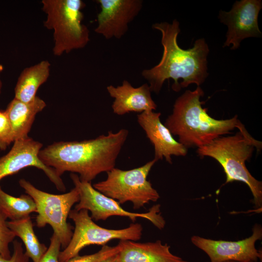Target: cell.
Returning a JSON list of instances; mask_svg holds the SVG:
<instances>
[{"label":"cell","mask_w":262,"mask_h":262,"mask_svg":"<svg viewBox=\"0 0 262 262\" xmlns=\"http://www.w3.org/2000/svg\"><path fill=\"white\" fill-rule=\"evenodd\" d=\"M128 135V130L122 129L94 139L54 143L41 149L39 157L60 177L69 171L79 174L81 180L91 182L99 174L115 167Z\"/></svg>","instance_id":"6da1fadb"},{"label":"cell","mask_w":262,"mask_h":262,"mask_svg":"<svg viewBox=\"0 0 262 262\" xmlns=\"http://www.w3.org/2000/svg\"><path fill=\"white\" fill-rule=\"evenodd\" d=\"M152 27L161 33L164 51L158 65L142 72L151 91L159 93L165 81L169 79L174 81L172 89L175 92L191 84L199 86L209 75L207 56L210 50L205 40L197 39L192 48L184 49L177 43L180 32L178 20L174 19L172 23H156Z\"/></svg>","instance_id":"7a4b0ae2"},{"label":"cell","mask_w":262,"mask_h":262,"mask_svg":"<svg viewBox=\"0 0 262 262\" xmlns=\"http://www.w3.org/2000/svg\"><path fill=\"white\" fill-rule=\"evenodd\" d=\"M203 96L200 86L194 91L186 90L176 99L172 113L164 123L187 149L208 145L242 124L237 115L227 119L212 117L207 113V108H202L203 102L200 98Z\"/></svg>","instance_id":"3957f363"},{"label":"cell","mask_w":262,"mask_h":262,"mask_svg":"<svg viewBox=\"0 0 262 262\" xmlns=\"http://www.w3.org/2000/svg\"><path fill=\"white\" fill-rule=\"evenodd\" d=\"M233 135L222 136L208 145L197 148L201 158L207 156L217 161L226 174L225 184L234 181L245 183L253 196L257 209H262V182L255 179L246 167V162L251 157L256 147L262 148V142L254 139L243 124Z\"/></svg>","instance_id":"277c9868"},{"label":"cell","mask_w":262,"mask_h":262,"mask_svg":"<svg viewBox=\"0 0 262 262\" xmlns=\"http://www.w3.org/2000/svg\"><path fill=\"white\" fill-rule=\"evenodd\" d=\"M42 9L46 15L44 26L52 30L54 55L59 56L85 47L90 40L89 31L82 24L85 6L82 0H42Z\"/></svg>","instance_id":"5b68a950"},{"label":"cell","mask_w":262,"mask_h":262,"mask_svg":"<svg viewBox=\"0 0 262 262\" xmlns=\"http://www.w3.org/2000/svg\"><path fill=\"white\" fill-rule=\"evenodd\" d=\"M156 162L153 159L140 167L126 170L114 167L107 172L105 180L94 183L93 186L120 204L131 202L133 209H139L160 198L159 194L147 180Z\"/></svg>","instance_id":"8992f818"},{"label":"cell","mask_w":262,"mask_h":262,"mask_svg":"<svg viewBox=\"0 0 262 262\" xmlns=\"http://www.w3.org/2000/svg\"><path fill=\"white\" fill-rule=\"evenodd\" d=\"M19 183L35 203L38 213L36 226L43 228L49 225L53 233L58 237L61 246L65 248L73 235L72 227L67 219L72 207L79 201L77 190L74 187L68 193L55 195L39 190L25 179L20 180Z\"/></svg>","instance_id":"52a82bcc"},{"label":"cell","mask_w":262,"mask_h":262,"mask_svg":"<svg viewBox=\"0 0 262 262\" xmlns=\"http://www.w3.org/2000/svg\"><path fill=\"white\" fill-rule=\"evenodd\" d=\"M68 217L74 223V230L68 245L60 253L59 262H66L79 255L82 249L90 245L103 246L114 239L136 241L142 235L140 224L132 223L118 229L104 228L96 224L86 210H71Z\"/></svg>","instance_id":"ba28073f"},{"label":"cell","mask_w":262,"mask_h":262,"mask_svg":"<svg viewBox=\"0 0 262 262\" xmlns=\"http://www.w3.org/2000/svg\"><path fill=\"white\" fill-rule=\"evenodd\" d=\"M70 178L79 195V201L74 209L90 211L93 220L105 221L113 216H120L128 217L134 222L138 218H142L148 220L160 229L164 228L165 221L160 213V205L153 206L145 213L128 212L116 200L95 189L91 182L81 180L77 174L72 173Z\"/></svg>","instance_id":"9c48e42d"},{"label":"cell","mask_w":262,"mask_h":262,"mask_svg":"<svg viewBox=\"0 0 262 262\" xmlns=\"http://www.w3.org/2000/svg\"><path fill=\"white\" fill-rule=\"evenodd\" d=\"M262 239V227L256 224L252 229V234L241 240H215L194 235L191 241L194 246L207 255L210 262H257L259 259L262 260V252L256 248L255 244Z\"/></svg>","instance_id":"30bf717a"},{"label":"cell","mask_w":262,"mask_h":262,"mask_svg":"<svg viewBox=\"0 0 262 262\" xmlns=\"http://www.w3.org/2000/svg\"><path fill=\"white\" fill-rule=\"evenodd\" d=\"M262 8L261 0H241L235 2L229 12H219L218 18L228 28L223 47L231 45L230 49H236L243 39L262 36L258 22Z\"/></svg>","instance_id":"8fae6325"},{"label":"cell","mask_w":262,"mask_h":262,"mask_svg":"<svg viewBox=\"0 0 262 262\" xmlns=\"http://www.w3.org/2000/svg\"><path fill=\"white\" fill-rule=\"evenodd\" d=\"M42 147L41 143L28 137L15 141L10 151L0 158V180L24 168L33 166L42 170L58 190L65 191L66 187L61 177L39 158Z\"/></svg>","instance_id":"7c38bea8"},{"label":"cell","mask_w":262,"mask_h":262,"mask_svg":"<svg viewBox=\"0 0 262 262\" xmlns=\"http://www.w3.org/2000/svg\"><path fill=\"white\" fill-rule=\"evenodd\" d=\"M100 11L95 32L106 39H120L143 7L142 0H97Z\"/></svg>","instance_id":"4fadbf2b"},{"label":"cell","mask_w":262,"mask_h":262,"mask_svg":"<svg viewBox=\"0 0 262 262\" xmlns=\"http://www.w3.org/2000/svg\"><path fill=\"white\" fill-rule=\"evenodd\" d=\"M160 113L145 111L137 115V122L153 145L154 159H165L172 163V156H184L188 149L173 137L168 129L161 121Z\"/></svg>","instance_id":"5bb4252c"},{"label":"cell","mask_w":262,"mask_h":262,"mask_svg":"<svg viewBox=\"0 0 262 262\" xmlns=\"http://www.w3.org/2000/svg\"><path fill=\"white\" fill-rule=\"evenodd\" d=\"M110 96L114 99L112 105L113 112L118 115L130 112L143 113L156 110L148 84L134 87L127 80L121 85H110L106 87Z\"/></svg>","instance_id":"9a60e30c"},{"label":"cell","mask_w":262,"mask_h":262,"mask_svg":"<svg viewBox=\"0 0 262 262\" xmlns=\"http://www.w3.org/2000/svg\"><path fill=\"white\" fill-rule=\"evenodd\" d=\"M118 262H189L172 253L170 246L161 241L137 243L120 241Z\"/></svg>","instance_id":"2e32d148"},{"label":"cell","mask_w":262,"mask_h":262,"mask_svg":"<svg viewBox=\"0 0 262 262\" xmlns=\"http://www.w3.org/2000/svg\"><path fill=\"white\" fill-rule=\"evenodd\" d=\"M45 102L36 97L26 103L14 98L4 111L10 124L11 142L28 137L35 115L46 107Z\"/></svg>","instance_id":"e0dca14e"},{"label":"cell","mask_w":262,"mask_h":262,"mask_svg":"<svg viewBox=\"0 0 262 262\" xmlns=\"http://www.w3.org/2000/svg\"><path fill=\"white\" fill-rule=\"evenodd\" d=\"M50 70V64L47 60L25 68L18 78L14 98L26 103L33 101L39 87L49 78Z\"/></svg>","instance_id":"ac0fdd59"},{"label":"cell","mask_w":262,"mask_h":262,"mask_svg":"<svg viewBox=\"0 0 262 262\" xmlns=\"http://www.w3.org/2000/svg\"><path fill=\"white\" fill-rule=\"evenodd\" d=\"M9 228L23 242L26 254L33 262H39L48 248L41 243L36 236L29 216L22 219L7 222Z\"/></svg>","instance_id":"d6986e66"},{"label":"cell","mask_w":262,"mask_h":262,"mask_svg":"<svg viewBox=\"0 0 262 262\" xmlns=\"http://www.w3.org/2000/svg\"><path fill=\"white\" fill-rule=\"evenodd\" d=\"M0 211L7 219L15 221L29 216L32 213H37V209L29 195L13 196L3 191L0 186Z\"/></svg>","instance_id":"ffe728a7"},{"label":"cell","mask_w":262,"mask_h":262,"mask_svg":"<svg viewBox=\"0 0 262 262\" xmlns=\"http://www.w3.org/2000/svg\"><path fill=\"white\" fill-rule=\"evenodd\" d=\"M120 249L121 246L119 243L114 246L106 245L103 246L96 253L83 256L79 255L66 262H99L110 256L118 254Z\"/></svg>","instance_id":"44dd1931"},{"label":"cell","mask_w":262,"mask_h":262,"mask_svg":"<svg viewBox=\"0 0 262 262\" xmlns=\"http://www.w3.org/2000/svg\"><path fill=\"white\" fill-rule=\"evenodd\" d=\"M6 219L0 211V255L9 259L11 256L9 244L14 241L16 236L8 227Z\"/></svg>","instance_id":"7402d4cb"},{"label":"cell","mask_w":262,"mask_h":262,"mask_svg":"<svg viewBox=\"0 0 262 262\" xmlns=\"http://www.w3.org/2000/svg\"><path fill=\"white\" fill-rule=\"evenodd\" d=\"M61 246V244L58 237L53 233L49 246L39 262H59Z\"/></svg>","instance_id":"603a6c76"},{"label":"cell","mask_w":262,"mask_h":262,"mask_svg":"<svg viewBox=\"0 0 262 262\" xmlns=\"http://www.w3.org/2000/svg\"><path fill=\"white\" fill-rule=\"evenodd\" d=\"M11 128L4 112H0V148L5 149L12 142L10 139Z\"/></svg>","instance_id":"cb8c5ba5"},{"label":"cell","mask_w":262,"mask_h":262,"mask_svg":"<svg viewBox=\"0 0 262 262\" xmlns=\"http://www.w3.org/2000/svg\"><path fill=\"white\" fill-rule=\"evenodd\" d=\"M13 243V253L9 259H6L0 255V262H29V258L24 251L22 245L15 240Z\"/></svg>","instance_id":"d4e9b609"},{"label":"cell","mask_w":262,"mask_h":262,"mask_svg":"<svg viewBox=\"0 0 262 262\" xmlns=\"http://www.w3.org/2000/svg\"><path fill=\"white\" fill-rule=\"evenodd\" d=\"M118 254L110 256L99 262H118Z\"/></svg>","instance_id":"484cf974"},{"label":"cell","mask_w":262,"mask_h":262,"mask_svg":"<svg viewBox=\"0 0 262 262\" xmlns=\"http://www.w3.org/2000/svg\"><path fill=\"white\" fill-rule=\"evenodd\" d=\"M237 262V261H225V262Z\"/></svg>","instance_id":"4316f807"},{"label":"cell","mask_w":262,"mask_h":262,"mask_svg":"<svg viewBox=\"0 0 262 262\" xmlns=\"http://www.w3.org/2000/svg\"><path fill=\"white\" fill-rule=\"evenodd\" d=\"M1 81L0 80V91H1Z\"/></svg>","instance_id":"83f0119b"},{"label":"cell","mask_w":262,"mask_h":262,"mask_svg":"<svg viewBox=\"0 0 262 262\" xmlns=\"http://www.w3.org/2000/svg\"><path fill=\"white\" fill-rule=\"evenodd\" d=\"M261 262H262V261H261Z\"/></svg>","instance_id":"f1b7e54d"}]
</instances>
